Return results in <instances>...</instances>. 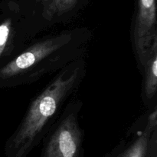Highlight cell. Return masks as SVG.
Segmentation results:
<instances>
[{
  "label": "cell",
  "instance_id": "52a82bcc",
  "mask_svg": "<svg viewBox=\"0 0 157 157\" xmlns=\"http://www.w3.org/2000/svg\"><path fill=\"white\" fill-rule=\"evenodd\" d=\"M44 14L47 17L62 15L73 9L78 0H42Z\"/></svg>",
  "mask_w": 157,
  "mask_h": 157
},
{
  "label": "cell",
  "instance_id": "277c9868",
  "mask_svg": "<svg viewBox=\"0 0 157 157\" xmlns=\"http://www.w3.org/2000/svg\"><path fill=\"white\" fill-rule=\"evenodd\" d=\"M68 39L67 35H60L35 43L2 68L0 78H9L26 72L41 60L61 49Z\"/></svg>",
  "mask_w": 157,
  "mask_h": 157
},
{
  "label": "cell",
  "instance_id": "9c48e42d",
  "mask_svg": "<svg viewBox=\"0 0 157 157\" xmlns=\"http://www.w3.org/2000/svg\"><path fill=\"white\" fill-rule=\"evenodd\" d=\"M147 157H156V149L155 142H153V143H152L151 147H150V150H149Z\"/></svg>",
  "mask_w": 157,
  "mask_h": 157
},
{
  "label": "cell",
  "instance_id": "7a4b0ae2",
  "mask_svg": "<svg viewBox=\"0 0 157 157\" xmlns=\"http://www.w3.org/2000/svg\"><path fill=\"white\" fill-rule=\"evenodd\" d=\"M41 157H84L83 134L73 114L60 123L44 145Z\"/></svg>",
  "mask_w": 157,
  "mask_h": 157
},
{
  "label": "cell",
  "instance_id": "6da1fadb",
  "mask_svg": "<svg viewBox=\"0 0 157 157\" xmlns=\"http://www.w3.org/2000/svg\"><path fill=\"white\" fill-rule=\"evenodd\" d=\"M80 77L78 67L64 71L32 102L18 129L6 144V157L29 155L39 143L46 124L75 89Z\"/></svg>",
  "mask_w": 157,
  "mask_h": 157
},
{
  "label": "cell",
  "instance_id": "3957f363",
  "mask_svg": "<svg viewBox=\"0 0 157 157\" xmlns=\"http://www.w3.org/2000/svg\"><path fill=\"white\" fill-rule=\"evenodd\" d=\"M156 0H138V11L133 29V44L143 66L157 48Z\"/></svg>",
  "mask_w": 157,
  "mask_h": 157
},
{
  "label": "cell",
  "instance_id": "5b68a950",
  "mask_svg": "<svg viewBox=\"0 0 157 157\" xmlns=\"http://www.w3.org/2000/svg\"><path fill=\"white\" fill-rule=\"evenodd\" d=\"M156 110H154L149 116L145 130L134 141L105 157H147L156 133Z\"/></svg>",
  "mask_w": 157,
  "mask_h": 157
},
{
  "label": "cell",
  "instance_id": "ba28073f",
  "mask_svg": "<svg viewBox=\"0 0 157 157\" xmlns=\"http://www.w3.org/2000/svg\"><path fill=\"white\" fill-rule=\"evenodd\" d=\"M11 19H7L0 25V56L2 54L11 30Z\"/></svg>",
  "mask_w": 157,
  "mask_h": 157
},
{
  "label": "cell",
  "instance_id": "8992f818",
  "mask_svg": "<svg viewBox=\"0 0 157 157\" xmlns=\"http://www.w3.org/2000/svg\"><path fill=\"white\" fill-rule=\"evenodd\" d=\"M145 72V92L147 97L152 99L157 89V48L153 49L144 65Z\"/></svg>",
  "mask_w": 157,
  "mask_h": 157
}]
</instances>
